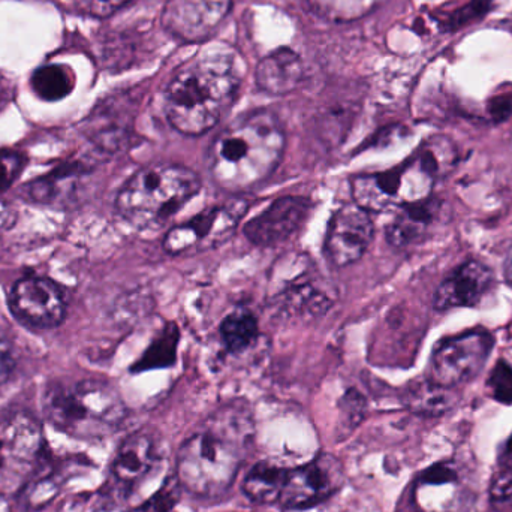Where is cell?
Segmentation results:
<instances>
[{
	"label": "cell",
	"mask_w": 512,
	"mask_h": 512,
	"mask_svg": "<svg viewBox=\"0 0 512 512\" xmlns=\"http://www.w3.org/2000/svg\"><path fill=\"white\" fill-rule=\"evenodd\" d=\"M375 225L372 215L358 204H345L336 210L325 236V255L336 267L360 261L372 245Z\"/></svg>",
	"instance_id": "cell-11"
},
{
	"label": "cell",
	"mask_w": 512,
	"mask_h": 512,
	"mask_svg": "<svg viewBox=\"0 0 512 512\" xmlns=\"http://www.w3.org/2000/svg\"><path fill=\"white\" fill-rule=\"evenodd\" d=\"M285 147L279 117L268 110L251 111L219 132L207 152V167L219 188L246 191L274 173Z\"/></svg>",
	"instance_id": "cell-2"
},
{
	"label": "cell",
	"mask_w": 512,
	"mask_h": 512,
	"mask_svg": "<svg viewBox=\"0 0 512 512\" xmlns=\"http://www.w3.org/2000/svg\"><path fill=\"white\" fill-rule=\"evenodd\" d=\"M9 306L30 327L53 328L65 318V298L59 286L44 277L18 280L12 288Z\"/></svg>",
	"instance_id": "cell-14"
},
{
	"label": "cell",
	"mask_w": 512,
	"mask_h": 512,
	"mask_svg": "<svg viewBox=\"0 0 512 512\" xmlns=\"http://www.w3.org/2000/svg\"><path fill=\"white\" fill-rule=\"evenodd\" d=\"M42 408L54 429L78 439L113 435L128 414L119 391L98 379L51 382Z\"/></svg>",
	"instance_id": "cell-4"
},
{
	"label": "cell",
	"mask_w": 512,
	"mask_h": 512,
	"mask_svg": "<svg viewBox=\"0 0 512 512\" xmlns=\"http://www.w3.org/2000/svg\"><path fill=\"white\" fill-rule=\"evenodd\" d=\"M345 483L342 465L331 454H319L306 465L288 468L279 502L288 510H307L336 495Z\"/></svg>",
	"instance_id": "cell-10"
},
{
	"label": "cell",
	"mask_w": 512,
	"mask_h": 512,
	"mask_svg": "<svg viewBox=\"0 0 512 512\" xmlns=\"http://www.w3.org/2000/svg\"><path fill=\"white\" fill-rule=\"evenodd\" d=\"M403 400L414 414L439 417L453 408L456 397L453 388L441 387L427 378L426 381H417L409 385Z\"/></svg>",
	"instance_id": "cell-21"
},
{
	"label": "cell",
	"mask_w": 512,
	"mask_h": 512,
	"mask_svg": "<svg viewBox=\"0 0 512 512\" xmlns=\"http://www.w3.org/2000/svg\"><path fill=\"white\" fill-rule=\"evenodd\" d=\"M322 279L304 271L292 277L291 282L280 291V300L291 312L322 313L330 307V294L322 289Z\"/></svg>",
	"instance_id": "cell-19"
},
{
	"label": "cell",
	"mask_w": 512,
	"mask_h": 512,
	"mask_svg": "<svg viewBox=\"0 0 512 512\" xmlns=\"http://www.w3.org/2000/svg\"><path fill=\"white\" fill-rule=\"evenodd\" d=\"M33 92L42 101L54 102L66 98L74 89V74L68 66L45 65L30 78Z\"/></svg>",
	"instance_id": "cell-22"
},
{
	"label": "cell",
	"mask_w": 512,
	"mask_h": 512,
	"mask_svg": "<svg viewBox=\"0 0 512 512\" xmlns=\"http://www.w3.org/2000/svg\"><path fill=\"white\" fill-rule=\"evenodd\" d=\"M179 333L176 327H168L159 339L153 342L152 348L147 349L144 357L138 361L135 369L147 370L155 367H167L174 363Z\"/></svg>",
	"instance_id": "cell-25"
},
{
	"label": "cell",
	"mask_w": 512,
	"mask_h": 512,
	"mask_svg": "<svg viewBox=\"0 0 512 512\" xmlns=\"http://www.w3.org/2000/svg\"><path fill=\"white\" fill-rule=\"evenodd\" d=\"M453 144L445 138H433L421 147L414 158L384 173L360 174L351 180L354 203L367 212L400 209L426 200L432 194L433 183L453 164Z\"/></svg>",
	"instance_id": "cell-5"
},
{
	"label": "cell",
	"mask_w": 512,
	"mask_h": 512,
	"mask_svg": "<svg viewBox=\"0 0 512 512\" xmlns=\"http://www.w3.org/2000/svg\"><path fill=\"white\" fill-rule=\"evenodd\" d=\"M201 185V177L183 165H147L120 189L117 210L134 227H152L176 215L200 192Z\"/></svg>",
	"instance_id": "cell-6"
},
{
	"label": "cell",
	"mask_w": 512,
	"mask_h": 512,
	"mask_svg": "<svg viewBox=\"0 0 512 512\" xmlns=\"http://www.w3.org/2000/svg\"><path fill=\"white\" fill-rule=\"evenodd\" d=\"M246 210V201L234 200L198 213L168 231L164 239L165 252L173 256L192 255L218 248L234 236Z\"/></svg>",
	"instance_id": "cell-9"
},
{
	"label": "cell",
	"mask_w": 512,
	"mask_h": 512,
	"mask_svg": "<svg viewBox=\"0 0 512 512\" xmlns=\"http://www.w3.org/2000/svg\"><path fill=\"white\" fill-rule=\"evenodd\" d=\"M303 59L291 48L283 47L265 56L256 65V86L271 96H285L303 84Z\"/></svg>",
	"instance_id": "cell-17"
},
{
	"label": "cell",
	"mask_w": 512,
	"mask_h": 512,
	"mask_svg": "<svg viewBox=\"0 0 512 512\" xmlns=\"http://www.w3.org/2000/svg\"><path fill=\"white\" fill-rule=\"evenodd\" d=\"M312 203L304 197H280L245 225L249 242L276 248L300 233L309 219Z\"/></svg>",
	"instance_id": "cell-13"
},
{
	"label": "cell",
	"mask_w": 512,
	"mask_h": 512,
	"mask_svg": "<svg viewBox=\"0 0 512 512\" xmlns=\"http://www.w3.org/2000/svg\"><path fill=\"white\" fill-rule=\"evenodd\" d=\"M161 450L147 432L129 435L117 448L111 463V475L123 493L132 492L158 468Z\"/></svg>",
	"instance_id": "cell-16"
},
{
	"label": "cell",
	"mask_w": 512,
	"mask_h": 512,
	"mask_svg": "<svg viewBox=\"0 0 512 512\" xmlns=\"http://www.w3.org/2000/svg\"><path fill=\"white\" fill-rule=\"evenodd\" d=\"M495 283V273L489 265L471 259L451 273L433 295V307L447 312L460 307H474L489 294Z\"/></svg>",
	"instance_id": "cell-15"
},
{
	"label": "cell",
	"mask_w": 512,
	"mask_h": 512,
	"mask_svg": "<svg viewBox=\"0 0 512 512\" xmlns=\"http://www.w3.org/2000/svg\"><path fill=\"white\" fill-rule=\"evenodd\" d=\"M44 432L29 412H11L0 420V495L23 490L41 469Z\"/></svg>",
	"instance_id": "cell-7"
},
{
	"label": "cell",
	"mask_w": 512,
	"mask_h": 512,
	"mask_svg": "<svg viewBox=\"0 0 512 512\" xmlns=\"http://www.w3.org/2000/svg\"><path fill=\"white\" fill-rule=\"evenodd\" d=\"M441 209V201L430 197L418 203L400 207L399 212L387 227L388 242L394 248H406L420 242L430 227L435 224Z\"/></svg>",
	"instance_id": "cell-18"
},
{
	"label": "cell",
	"mask_w": 512,
	"mask_h": 512,
	"mask_svg": "<svg viewBox=\"0 0 512 512\" xmlns=\"http://www.w3.org/2000/svg\"><path fill=\"white\" fill-rule=\"evenodd\" d=\"M495 339L487 330H471L442 339L430 358L429 379L445 388L472 381L486 366Z\"/></svg>",
	"instance_id": "cell-8"
},
{
	"label": "cell",
	"mask_w": 512,
	"mask_h": 512,
	"mask_svg": "<svg viewBox=\"0 0 512 512\" xmlns=\"http://www.w3.org/2000/svg\"><path fill=\"white\" fill-rule=\"evenodd\" d=\"M233 9V0H168L161 23L182 42L212 38Z\"/></svg>",
	"instance_id": "cell-12"
},
{
	"label": "cell",
	"mask_w": 512,
	"mask_h": 512,
	"mask_svg": "<svg viewBox=\"0 0 512 512\" xmlns=\"http://www.w3.org/2000/svg\"><path fill=\"white\" fill-rule=\"evenodd\" d=\"M219 331H221L222 340H224L228 351L240 354V352L251 348L255 340L258 339V319L249 310H236V312L225 316Z\"/></svg>",
	"instance_id": "cell-23"
},
{
	"label": "cell",
	"mask_w": 512,
	"mask_h": 512,
	"mask_svg": "<svg viewBox=\"0 0 512 512\" xmlns=\"http://www.w3.org/2000/svg\"><path fill=\"white\" fill-rule=\"evenodd\" d=\"M255 426L243 405H227L210 415L183 444L177 460V478L183 489L201 498L228 492L242 469Z\"/></svg>",
	"instance_id": "cell-1"
},
{
	"label": "cell",
	"mask_w": 512,
	"mask_h": 512,
	"mask_svg": "<svg viewBox=\"0 0 512 512\" xmlns=\"http://www.w3.org/2000/svg\"><path fill=\"white\" fill-rule=\"evenodd\" d=\"M105 512H122V511H105Z\"/></svg>",
	"instance_id": "cell-33"
},
{
	"label": "cell",
	"mask_w": 512,
	"mask_h": 512,
	"mask_svg": "<svg viewBox=\"0 0 512 512\" xmlns=\"http://www.w3.org/2000/svg\"><path fill=\"white\" fill-rule=\"evenodd\" d=\"M131 2L132 0H75V5L90 17L107 18Z\"/></svg>",
	"instance_id": "cell-29"
},
{
	"label": "cell",
	"mask_w": 512,
	"mask_h": 512,
	"mask_svg": "<svg viewBox=\"0 0 512 512\" xmlns=\"http://www.w3.org/2000/svg\"><path fill=\"white\" fill-rule=\"evenodd\" d=\"M14 369V360H12L11 349L3 340H0V384L6 381Z\"/></svg>",
	"instance_id": "cell-31"
},
{
	"label": "cell",
	"mask_w": 512,
	"mask_h": 512,
	"mask_svg": "<svg viewBox=\"0 0 512 512\" xmlns=\"http://www.w3.org/2000/svg\"><path fill=\"white\" fill-rule=\"evenodd\" d=\"M492 496L496 501H510L512 499V436L505 445L498 472L493 478Z\"/></svg>",
	"instance_id": "cell-28"
},
{
	"label": "cell",
	"mask_w": 512,
	"mask_h": 512,
	"mask_svg": "<svg viewBox=\"0 0 512 512\" xmlns=\"http://www.w3.org/2000/svg\"><path fill=\"white\" fill-rule=\"evenodd\" d=\"M23 165V158L18 153L0 150V191H5L18 179Z\"/></svg>",
	"instance_id": "cell-30"
},
{
	"label": "cell",
	"mask_w": 512,
	"mask_h": 512,
	"mask_svg": "<svg viewBox=\"0 0 512 512\" xmlns=\"http://www.w3.org/2000/svg\"><path fill=\"white\" fill-rule=\"evenodd\" d=\"M490 396L496 402L511 405L512 403V366L508 361L499 360L490 373L487 381Z\"/></svg>",
	"instance_id": "cell-27"
},
{
	"label": "cell",
	"mask_w": 512,
	"mask_h": 512,
	"mask_svg": "<svg viewBox=\"0 0 512 512\" xmlns=\"http://www.w3.org/2000/svg\"><path fill=\"white\" fill-rule=\"evenodd\" d=\"M240 77L227 57L206 56L179 69L165 90V116L177 132L198 137L215 128L236 102Z\"/></svg>",
	"instance_id": "cell-3"
},
{
	"label": "cell",
	"mask_w": 512,
	"mask_h": 512,
	"mask_svg": "<svg viewBox=\"0 0 512 512\" xmlns=\"http://www.w3.org/2000/svg\"><path fill=\"white\" fill-rule=\"evenodd\" d=\"M180 489H182V484L177 475L168 478L161 490L134 512H174L180 499Z\"/></svg>",
	"instance_id": "cell-26"
},
{
	"label": "cell",
	"mask_w": 512,
	"mask_h": 512,
	"mask_svg": "<svg viewBox=\"0 0 512 512\" xmlns=\"http://www.w3.org/2000/svg\"><path fill=\"white\" fill-rule=\"evenodd\" d=\"M384 0H309L310 8L319 17L334 23L360 20L382 5Z\"/></svg>",
	"instance_id": "cell-24"
},
{
	"label": "cell",
	"mask_w": 512,
	"mask_h": 512,
	"mask_svg": "<svg viewBox=\"0 0 512 512\" xmlns=\"http://www.w3.org/2000/svg\"><path fill=\"white\" fill-rule=\"evenodd\" d=\"M286 472L288 468L282 463L271 460L256 463L243 483L245 495L255 504H277L285 484Z\"/></svg>",
	"instance_id": "cell-20"
},
{
	"label": "cell",
	"mask_w": 512,
	"mask_h": 512,
	"mask_svg": "<svg viewBox=\"0 0 512 512\" xmlns=\"http://www.w3.org/2000/svg\"><path fill=\"white\" fill-rule=\"evenodd\" d=\"M505 277L508 282L512 283V254L508 256L507 262H505Z\"/></svg>",
	"instance_id": "cell-32"
}]
</instances>
